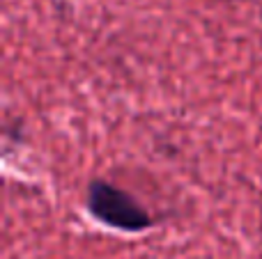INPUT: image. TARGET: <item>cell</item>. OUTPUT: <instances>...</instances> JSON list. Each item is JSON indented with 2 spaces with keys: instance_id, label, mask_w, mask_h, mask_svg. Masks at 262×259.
Instances as JSON below:
<instances>
[{
  "instance_id": "6da1fadb",
  "label": "cell",
  "mask_w": 262,
  "mask_h": 259,
  "mask_svg": "<svg viewBox=\"0 0 262 259\" xmlns=\"http://www.w3.org/2000/svg\"><path fill=\"white\" fill-rule=\"evenodd\" d=\"M88 211L95 220L124 234H140L154 227V218L118 186L95 179L88 186Z\"/></svg>"
}]
</instances>
